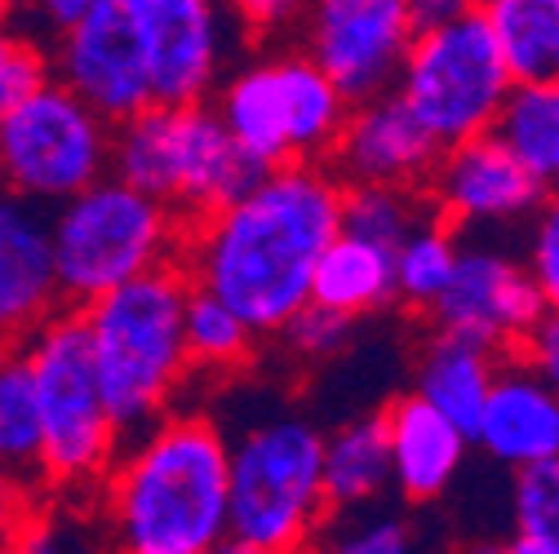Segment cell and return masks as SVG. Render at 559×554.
I'll use <instances>...</instances> for the list:
<instances>
[{"label":"cell","instance_id":"obj_26","mask_svg":"<svg viewBox=\"0 0 559 554\" xmlns=\"http://www.w3.org/2000/svg\"><path fill=\"white\" fill-rule=\"evenodd\" d=\"M182 341H187V364L191 373H236L253 360V333L245 328V320L209 289L191 285L187 302H182Z\"/></svg>","mask_w":559,"mask_h":554},{"label":"cell","instance_id":"obj_3","mask_svg":"<svg viewBox=\"0 0 559 554\" xmlns=\"http://www.w3.org/2000/svg\"><path fill=\"white\" fill-rule=\"evenodd\" d=\"M187 289L191 275L182 262H165L76 306L90 333L103 404L120 435L143 431L160 412H169L191 377L182 341Z\"/></svg>","mask_w":559,"mask_h":554},{"label":"cell","instance_id":"obj_16","mask_svg":"<svg viewBox=\"0 0 559 554\" xmlns=\"http://www.w3.org/2000/svg\"><path fill=\"white\" fill-rule=\"evenodd\" d=\"M436 156H440V143L404 107V98L386 89L346 107V120L333 137L324 165L337 173V182H391V186L423 191Z\"/></svg>","mask_w":559,"mask_h":554},{"label":"cell","instance_id":"obj_20","mask_svg":"<svg viewBox=\"0 0 559 554\" xmlns=\"http://www.w3.org/2000/svg\"><path fill=\"white\" fill-rule=\"evenodd\" d=\"M493 373H498V351H488V346H479V341H466L457 333H436L431 346L423 351V364H417L413 390L423 395L431 408H440L444 418L471 439Z\"/></svg>","mask_w":559,"mask_h":554},{"label":"cell","instance_id":"obj_25","mask_svg":"<svg viewBox=\"0 0 559 554\" xmlns=\"http://www.w3.org/2000/svg\"><path fill=\"white\" fill-rule=\"evenodd\" d=\"M0 470L40 489V412L23 341L0 346Z\"/></svg>","mask_w":559,"mask_h":554},{"label":"cell","instance_id":"obj_29","mask_svg":"<svg viewBox=\"0 0 559 554\" xmlns=\"http://www.w3.org/2000/svg\"><path fill=\"white\" fill-rule=\"evenodd\" d=\"M511 519H515V537L507 545L515 554H555L559 550V457L515 470Z\"/></svg>","mask_w":559,"mask_h":554},{"label":"cell","instance_id":"obj_33","mask_svg":"<svg viewBox=\"0 0 559 554\" xmlns=\"http://www.w3.org/2000/svg\"><path fill=\"white\" fill-rule=\"evenodd\" d=\"M27 532H36V483L0 470V550L27 545Z\"/></svg>","mask_w":559,"mask_h":554},{"label":"cell","instance_id":"obj_14","mask_svg":"<svg viewBox=\"0 0 559 554\" xmlns=\"http://www.w3.org/2000/svg\"><path fill=\"white\" fill-rule=\"evenodd\" d=\"M49 72L76 98H85L107 124H120L152 103L147 62L120 0H103L72 27L53 32Z\"/></svg>","mask_w":559,"mask_h":554},{"label":"cell","instance_id":"obj_13","mask_svg":"<svg viewBox=\"0 0 559 554\" xmlns=\"http://www.w3.org/2000/svg\"><path fill=\"white\" fill-rule=\"evenodd\" d=\"M555 311V298L542 293L533 270L498 249L462 244L449 285L427 306L436 333H457L488 351H520V341L537 328V320Z\"/></svg>","mask_w":559,"mask_h":554},{"label":"cell","instance_id":"obj_40","mask_svg":"<svg viewBox=\"0 0 559 554\" xmlns=\"http://www.w3.org/2000/svg\"><path fill=\"white\" fill-rule=\"evenodd\" d=\"M0 10H5V0H0Z\"/></svg>","mask_w":559,"mask_h":554},{"label":"cell","instance_id":"obj_15","mask_svg":"<svg viewBox=\"0 0 559 554\" xmlns=\"http://www.w3.org/2000/svg\"><path fill=\"white\" fill-rule=\"evenodd\" d=\"M423 191L431 200V214L449 227L524 222L550 200V186L537 182L493 133H475L440 147Z\"/></svg>","mask_w":559,"mask_h":554},{"label":"cell","instance_id":"obj_28","mask_svg":"<svg viewBox=\"0 0 559 554\" xmlns=\"http://www.w3.org/2000/svg\"><path fill=\"white\" fill-rule=\"evenodd\" d=\"M423 218H431L427 191L391 186V182H342L337 231H352L360 240L395 249Z\"/></svg>","mask_w":559,"mask_h":554},{"label":"cell","instance_id":"obj_39","mask_svg":"<svg viewBox=\"0 0 559 554\" xmlns=\"http://www.w3.org/2000/svg\"><path fill=\"white\" fill-rule=\"evenodd\" d=\"M5 5H27V0H5Z\"/></svg>","mask_w":559,"mask_h":554},{"label":"cell","instance_id":"obj_9","mask_svg":"<svg viewBox=\"0 0 559 554\" xmlns=\"http://www.w3.org/2000/svg\"><path fill=\"white\" fill-rule=\"evenodd\" d=\"M511 85L515 81L493 45V32L475 5L440 27L413 32L395 76V94L440 147L488 133Z\"/></svg>","mask_w":559,"mask_h":554},{"label":"cell","instance_id":"obj_23","mask_svg":"<svg viewBox=\"0 0 559 554\" xmlns=\"http://www.w3.org/2000/svg\"><path fill=\"white\" fill-rule=\"evenodd\" d=\"M511 81L559 85V0H475Z\"/></svg>","mask_w":559,"mask_h":554},{"label":"cell","instance_id":"obj_1","mask_svg":"<svg viewBox=\"0 0 559 554\" xmlns=\"http://www.w3.org/2000/svg\"><path fill=\"white\" fill-rule=\"evenodd\" d=\"M342 182L324 160L266 169L231 204L182 227V270L223 298L253 337H280L311 298L320 249L337 236Z\"/></svg>","mask_w":559,"mask_h":554},{"label":"cell","instance_id":"obj_31","mask_svg":"<svg viewBox=\"0 0 559 554\" xmlns=\"http://www.w3.org/2000/svg\"><path fill=\"white\" fill-rule=\"evenodd\" d=\"M49 76V45L40 40V27L19 23V10L5 5L0 10V116L19 107Z\"/></svg>","mask_w":559,"mask_h":554},{"label":"cell","instance_id":"obj_19","mask_svg":"<svg viewBox=\"0 0 559 554\" xmlns=\"http://www.w3.org/2000/svg\"><path fill=\"white\" fill-rule=\"evenodd\" d=\"M378 412H382V426H386L391 489L413 506L444 497L466 466L471 439L417 390L395 395Z\"/></svg>","mask_w":559,"mask_h":554},{"label":"cell","instance_id":"obj_35","mask_svg":"<svg viewBox=\"0 0 559 554\" xmlns=\"http://www.w3.org/2000/svg\"><path fill=\"white\" fill-rule=\"evenodd\" d=\"M302 5H307V0H227L231 19H236L245 32L262 36V40H271V36H280V32L298 27Z\"/></svg>","mask_w":559,"mask_h":554},{"label":"cell","instance_id":"obj_4","mask_svg":"<svg viewBox=\"0 0 559 554\" xmlns=\"http://www.w3.org/2000/svg\"><path fill=\"white\" fill-rule=\"evenodd\" d=\"M107 173L156 195L182 222L231 204L266 169L240 152L209 103H147L111 124Z\"/></svg>","mask_w":559,"mask_h":554},{"label":"cell","instance_id":"obj_7","mask_svg":"<svg viewBox=\"0 0 559 554\" xmlns=\"http://www.w3.org/2000/svg\"><path fill=\"white\" fill-rule=\"evenodd\" d=\"M182 218L116 173L94 178L49 209L53 270L67 306H85L152 266L178 262Z\"/></svg>","mask_w":559,"mask_h":554},{"label":"cell","instance_id":"obj_6","mask_svg":"<svg viewBox=\"0 0 559 554\" xmlns=\"http://www.w3.org/2000/svg\"><path fill=\"white\" fill-rule=\"evenodd\" d=\"M23 351L40 412V489L62 497L94 493L124 435L103 404L81 311H53L36 333H27Z\"/></svg>","mask_w":559,"mask_h":554},{"label":"cell","instance_id":"obj_36","mask_svg":"<svg viewBox=\"0 0 559 554\" xmlns=\"http://www.w3.org/2000/svg\"><path fill=\"white\" fill-rule=\"evenodd\" d=\"M515 356H524L537 373H546V377L555 382V373H559V315H555V311H546V315L537 320V328L520 341Z\"/></svg>","mask_w":559,"mask_h":554},{"label":"cell","instance_id":"obj_5","mask_svg":"<svg viewBox=\"0 0 559 554\" xmlns=\"http://www.w3.org/2000/svg\"><path fill=\"white\" fill-rule=\"evenodd\" d=\"M316 422L275 412L227 444V537L223 550L289 554L316 541L329 502Z\"/></svg>","mask_w":559,"mask_h":554},{"label":"cell","instance_id":"obj_34","mask_svg":"<svg viewBox=\"0 0 559 554\" xmlns=\"http://www.w3.org/2000/svg\"><path fill=\"white\" fill-rule=\"evenodd\" d=\"M524 266L533 270V280L542 285L546 298H559V214H555L550 200L533 214V236H528Z\"/></svg>","mask_w":559,"mask_h":554},{"label":"cell","instance_id":"obj_2","mask_svg":"<svg viewBox=\"0 0 559 554\" xmlns=\"http://www.w3.org/2000/svg\"><path fill=\"white\" fill-rule=\"evenodd\" d=\"M227 435L209 412L129 431L103 474L111 541L129 554H214L227 537Z\"/></svg>","mask_w":559,"mask_h":554},{"label":"cell","instance_id":"obj_27","mask_svg":"<svg viewBox=\"0 0 559 554\" xmlns=\"http://www.w3.org/2000/svg\"><path fill=\"white\" fill-rule=\"evenodd\" d=\"M462 240L444 218H423L395 249H391V280H395V302L408 311H427L440 289L449 285L453 262H457Z\"/></svg>","mask_w":559,"mask_h":554},{"label":"cell","instance_id":"obj_8","mask_svg":"<svg viewBox=\"0 0 559 554\" xmlns=\"http://www.w3.org/2000/svg\"><path fill=\"white\" fill-rule=\"evenodd\" d=\"M209 98L240 152L262 169L324 160L352 107L302 49H275L240 62Z\"/></svg>","mask_w":559,"mask_h":554},{"label":"cell","instance_id":"obj_38","mask_svg":"<svg viewBox=\"0 0 559 554\" xmlns=\"http://www.w3.org/2000/svg\"><path fill=\"white\" fill-rule=\"evenodd\" d=\"M475 0H408V14H413V32H427L440 27L449 19H457L462 10H471Z\"/></svg>","mask_w":559,"mask_h":554},{"label":"cell","instance_id":"obj_21","mask_svg":"<svg viewBox=\"0 0 559 554\" xmlns=\"http://www.w3.org/2000/svg\"><path fill=\"white\" fill-rule=\"evenodd\" d=\"M329 311H342L352 320H365L382 306L395 302V280H391V249L360 240L352 231H337L311 270V298Z\"/></svg>","mask_w":559,"mask_h":554},{"label":"cell","instance_id":"obj_12","mask_svg":"<svg viewBox=\"0 0 559 554\" xmlns=\"http://www.w3.org/2000/svg\"><path fill=\"white\" fill-rule=\"evenodd\" d=\"M120 10L143 49L152 103H209L231 53L223 0H120Z\"/></svg>","mask_w":559,"mask_h":554},{"label":"cell","instance_id":"obj_37","mask_svg":"<svg viewBox=\"0 0 559 554\" xmlns=\"http://www.w3.org/2000/svg\"><path fill=\"white\" fill-rule=\"evenodd\" d=\"M94 5H103V0H27V5H14V10H27V19L45 36H53L62 27H72L76 19H85Z\"/></svg>","mask_w":559,"mask_h":554},{"label":"cell","instance_id":"obj_17","mask_svg":"<svg viewBox=\"0 0 559 554\" xmlns=\"http://www.w3.org/2000/svg\"><path fill=\"white\" fill-rule=\"evenodd\" d=\"M62 306L49 209L0 186V346L27 341Z\"/></svg>","mask_w":559,"mask_h":554},{"label":"cell","instance_id":"obj_24","mask_svg":"<svg viewBox=\"0 0 559 554\" xmlns=\"http://www.w3.org/2000/svg\"><path fill=\"white\" fill-rule=\"evenodd\" d=\"M488 133L537 178L555 191L559 182V85L515 81L488 124Z\"/></svg>","mask_w":559,"mask_h":554},{"label":"cell","instance_id":"obj_10","mask_svg":"<svg viewBox=\"0 0 559 554\" xmlns=\"http://www.w3.org/2000/svg\"><path fill=\"white\" fill-rule=\"evenodd\" d=\"M107 160L111 124L53 76L0 116V186L45 209L103 178Z\"/></svg>","mask_w":559,"mask_h":554},{"label":"cell","instance_id":"obj_11","mask_svg":"<svg viewBox=\"0 0 559 554\" xmlns=\"http://www.w3.org/2000/svg\"><path fill=\"white\" fill-rule=\"evenodd\" d=\"M298 27L302 53L316 58L346 103L395 89L413 40L408 0H307Z\"/></svg>","mask_w":559,"mask_h":554},{"label":"cell","instance_id":"obj_30","mask_svg":"<svg viewBox=\"0 0 559 554\" xmlns=\"http://www.w3.org/2000/svg\"><path fill=\"white\" fill-rule=\"evenodd\" d=\"M316 541L342 554H404L413 545V528L404 515L386 510L382 502H365V506L329 510Z\"/></svg>","mask_w":559,"mask_h":554},{"label":"cell","instance_id":"obj_18","mask_svg":"<svg viewBox=\"0 0 559 554\" xmlns=\"http://www.w3.org/2000/svg\"><path fill=\"white\" fill-rule=\"evenodd\" d=\"M488 461L507 470L559 457V395L546 373H537L524 356L498 360V373L488 382L479 422L471 435Z\"/></svg>","mask_w":559,"mask_h":554},{"label":"cell","instance_id":"obj_22","mask_svg":"<svg viewBox=\"0 0 559 554\" xmlns=\"http://www.w3.org/2000/svg\"><path fill=\"white\" fill-rule=\"evenodd\" d=\"M320 470H324L329 510L382 502V493L391 489V453H386L382 412L352 418V422H342L333 435H324Z\"/></svg>","mask_w":559,"mask_h":554},{"label":"cell","instance_id":"obj_32","mask_svg":"<svg viewBox=\"0 0 559 554\" xmlns=\"http://www.w3.org/2000/svg\"><path fill=\"white\" fill-rule=\"evenodd\" d=\"M356 324H360V320L342 315V311H329V306H320V302H302V306L289 315V324L280 328V337L289 341V351H294L298 360H333V356H342L346 346H352Z\"/></svg>","mask_w":559,"mask_h":554}]
</instances>
